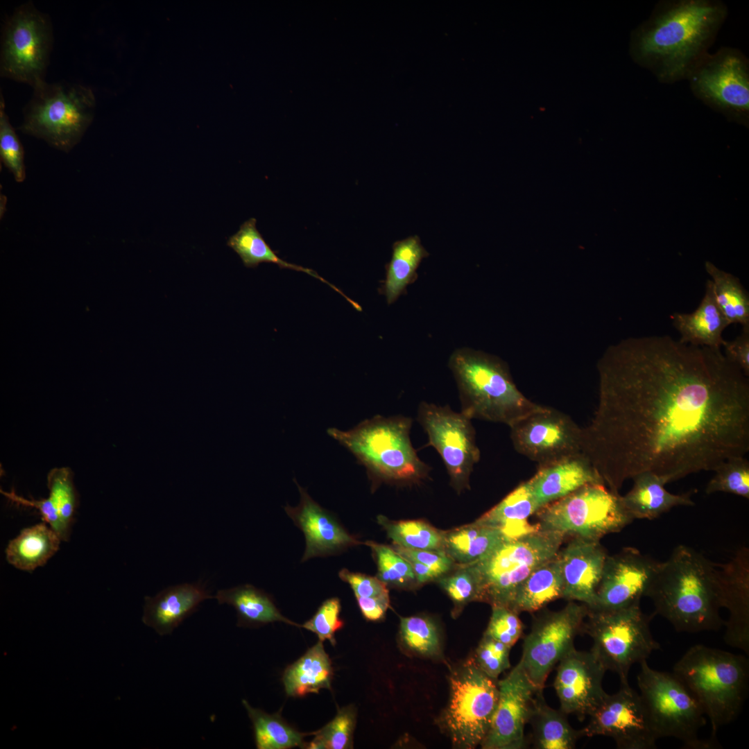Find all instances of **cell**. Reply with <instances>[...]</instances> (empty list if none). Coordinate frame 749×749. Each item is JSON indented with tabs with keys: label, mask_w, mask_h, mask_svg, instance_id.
<instances>
[{
	"label": "cell",
	"mask_w": 749,
	"mask_h": 749,
	"mask_svg": "<svg viewBox=\"0 0 749 749\" xmlns=\"http://www.w3.org/2000/svg\"><path fill=\"white\" fill-rule=\"evenodd\" d=\"M61 539L46 523L24 528L6 549L8 562L15 568L31 571L44 565L59 550Z\"/></svg>",
	"instance_id": "cell-32"
},
{
	"label": "cell",
	"mask_w": 749,
	"mask_h": 749,
	"mask_svg": "<svg viewBox=\"0 0 749 749\" xmlns=\"http://www.w3.org/2000/svg\"><path fill=\"white\" fill-rule=\"evenodd\" d=\"M49 498L64 525L71 529L78 504L74 474L68 467H55L47 474Z\"/></svg>",
	"instance_id": "cell-44"
},
{
	"label": "cell",
	"mask_w": 749,
	"mask_h": 749,
	"mask_svg": "<svg viewBox=\"0 0 749 749\" xmlns=\"http://www.w3.org/2000/svg\"><path fill=\"white\" fill-rule=\"evenodd\" d=\"M408 560L411 565L417 582L424 583L439 578L438 576L427 566L413 560Z\"/></svg>",
	"instance_id": "cell-56"
},
{
	"label": "cell",
	"mask_w": 749,
	"mask_h": 749,
	"mask_svg": "<svg viewBox=\"0 0 749 749\" xmlns=\"http://www.w3.org/2000/svg\"><path fill=\"white\" fill-rule=\"evenodd\" d=\"M705 267L711 277L716 302L728 324L748 327L749 295L739 279L709 262Z\"/></svg>",
	"instance_id": "cell-38"
},
{
	"label": "cell",
	"mask_w": 749,
	"mask_h": 749,
	"mask_svg": "<svg viewBox=\"0 0 749 749\" xmlns=\"http://www.w3.org/2000/svg\"><path fill=\"white\" fill-rule=\"evenodd\" d=\"M377 521L395 546L442 551L443 532L424 521H393L383 515L378 516Z\"/></svg>",
	"instance_id": "cell-40"
},
{
	"label": "cell",
	"mask_w": 749,
	"mask_h": 749,
	"mask_svg": "<svg viewBox=\"0 0 749 749\" xmlns=\"http://www.w3.org/2000/svg\"><path fill=\"white\" fill-rule=\"evenodd\" d=\"M512 648L483 634L472 658L476 666L486 675L497 679L510 667V651Z\"/></svg>",
	"instance_id": "cell-48"
},
{
	"label": "cell",
	"mask_w": 749,
	"mask_h": 749,
	"mask_svg": "<svg viewBox=\"0 0 749 749\" xmlns=\"http://www.w3.org/2000/svg\"><path fill=\"white\" fill-rule=\"evenodd\" d=\"M294 481L300 492V502L295 507L286 506L284 510L304 535L302 562L336 555L360 544L330 512L314 501L295 479Z\"/></svg>",
	"instance_id": "cell-22"
},
{
	"label": "cell",
	"mask_w": 749,
	"mask_h": 749,
	"mask_svg": "<svg viewBox=\"0 0 749 749\" xmlns=\"http://www.w3.org/2000/svg\"><path fill=\"white\" fill-rule=\"evenodd\" d=\"M341 605L339 599L330 598L325 601L315 614L302 627L315 633L320 642L329 641L336 644L335 634L344 626L341 619Z\"/></svg>",
	"instance_id": "cell-50"
},
{
	"label": "cell",
	"mask_w": 749,
	"mask_h": 749,
	"mask_svg": "<svg viewBox=\"0 0 749 749\" xmlns=\"http://www.w3.org/2000/svg\"><path fill=\"white\" fill-rule=\"evenodd\" d=\"M652 618L642 612L640 603L617 610L589 608L583 631L592 639L590 651L621 682H628L633 664L647 660L660 648L651 632Z\"/></svg>",
	"instance_id": "cell-9"
},
{
	"label": "cell",
	"mask_w": 749,
	"mask_h": 749,
	"mask_svg": "<svg viewBox=\"0 0 749 749\" xmlns=\"http://www.w3.org/2000/svg\"><path fill=\"white\" fill-rule=\"evenodd\" d=\"M645 596L678 632L718 630L725 624L717 564L687 546H677L660 562Z\"/></svg>",
	"instance_id": "cell-3"
},
{
	"label": "cell",
	"mask_w": 749,
	"mask_h": 749,
	"mask_svg": "<svg viewBox=\"0 0 749 749\" xmlns=\"http://www.w3.org/2000/svg\"><path fill=\"white\" fill-rule=\"evenodd\" d=\"M671 318L680 335L679 341L696 346L721 348L725 341L723 332L730 325L716 302L709 279L706 283L705 295L695 311L676 312Z\"/></svg>",
	"instance_id": "cell-27"
},
{
	"label": "cell",
	"mask_w": 749,
	"mask_h": 749,
	"mask_svg": "<svg viewBox=\"0 0 749 749\" xmlns=\"http://www.w3.org/2000/svg\"><path fill=\"white\" fill-rule=\"evenodd\" d=\"M449 681V698L441 725L455 748L481 746L498 703V680L483 672L472 657L451 671Z\"/></svg>",
	"instance_id": "cell-11"
},
{
	"label": "cell",
	"mask_w": 749,
	"mask_h": 749,
	"mask_svg": "<svg viewBox=\"0 0 749 749\" xmlns=\"http://www.w3.org/2000/svg\"><path fill=\"white\" fill-rule=\"evenodd\" d=\"M409 417L375 415L347 431L329 428L327 434L349 450L375 482L411 483L427 476L430 467L417 456Z\"/></svg>",
	"instance_id": "cell-6"
},
{
	"label": "cell",
	"mask_w": 749,
	"mask_h": 749,
	"mask_svg": "<svg viewBox=\"0 0 749 749\" xmlns=\"http://www.w3.org/2000/svg\"><path fill=\"white\" fill-rule=\"evenodd\" d=\"M393 549L405 559L413 560L427 566L438 577L456 567L453 560L443 551L407 549L395 545Z\"/></svg>",
	"instance_id": "cell-52"
},
{
	"label": "cell",
	"mask_w": 749,
	"mask_h": 749,
	"mask_svg": "<svg viewBox=\"0 0 749 749\" xmlns=\"http://www.w3.org/2000/svg\"><path fill=\"white\" fill-rule=\"evenodd\" d=\"M705 488L708 494L723 492L749 499V461L745 456H734L722 462Z\"/></svg>",
	"instance_id": "cell-45"
},
{
	"label": "cell",
	"mask_w": 749,
	"mask_h": 749,
	"mask_svg": "<svg viewBox=\"0 0 749 749\" xmlns=\"http://www.w3.org/2000/svg\"><path fill=\"white\" fill-rule=\"evenodd\" d=\"M523 630L524 625L517 612L506 606H492L484 635L512 648L522 637Z\"/></svg>",
	"instance_id": "cell-49"
},
{
	"label": "cell",
	"mask_w": 749,
	"mask_h": 749,
	"mask_svg": "<svg viewBox=\"0 0 749 749\" xmlns=\"http://www.w3.org/2000/svg\"><path fill=\"white\" fill-rule=\"evenodd\" d=\"M256 222L254 218L247 220L240 226L238 232L231 236L227 241V245L240 257L245 266L255 268L259 264L266 262L277 264L281 268L303 272L327 284L347 301L350 300L342 291L341 292L339 289L322 278L313 270L287 262L279 257L257 229Z\"/></svg>",
	"instance_id": "cell-37"
},
{
	"label": "cell",
	"mask_w": 749,
	"mask_h": 749,
	"mask_svg": "<svg viewBox=\"0 0 749 749\" xmlns=\"http://www.w3.org/2000/svg\"><path fill=\"white\" fill-rule=\"evenodd\" d=\"M557 556L563 581L562 598L593 608L608 556L605 549L599 541L574 537Z\"/></svg>",
	"instance_id": "cell-23"
},
{
	"label": "cell",
	"mask_w": 749,
	"mask_h": 749,
	"mask_svg": "<svg viewBox=\"0 0 749 749\" xmlns=\"http://www.w3.org/2000/svg\"><path fill=\"white\" fill-rule=\"evenodd\" d=\"M727 16V6L718 0L661 1L633 31L631 57L661 83L687 79Z\"/></svg>",
	"instance_id": "cell-2"
},
{
	"label": "cell",
	"mask_w": 749,
	"mask_h": 749,
	"mask_svg": "<svg viewBox=\"0 0 749 749\" xmlns=\"http://www.w3.org/2000/svg\"><path fill=\"white\" fill-rule=\"evenodd\" d=\"M631 490L621 496V502L633 519H653L671 508L679 506H692L691 492L675 494L668 492L664 485L666 480L657 474L646 472L633 479Z\"/></svg>",
	"instance_id": "cell-29"
},
{
	"label": "cell",
	"mask_w": 749,
	"mask_h": 749,
	"mask_svg": "<svg viewBox=\"0 0 749 749\" xmlns=\"http://www.w3.org/2000/svg\"><path fill=\"white\" fill-rule=\"evenodd\" d=\"M588 611L585 604L571 601L562 609L546 612L534 620L524 637L519 663L538 689H544L550 672L575 648V638L583 631Z\"/></svg>",
	"instance_id": "cell-15"
},
{
	"label": "cell",
	"mask_w": 749,
	"mask_h": 749,
	"mask_svg": "<svg viewBox=\"0 0 749 749\" xmlns=\"http://www.w3.org/2000/svg\"><path fill=\"white\" fill-rule=\"evenodd\" d=\"M214 597L201 581L169 586L145 597L142 621L161 636L169 635L202 602Z\"/></svg>",
	"instance_id": "cell-26"
},
{
	"label": "cell",
	"mask_w": 749,
	"mask_h": 749,
	"mask_svg": "<svg viewBox=\"0 0 749 749\" xmlns=\"http://www.w3.org/2000/svg\"><path fill=\"white\" fill-rule=\"evenodd\" d=\"M363 617L370 621L382 619L390 605L389 593L374 597H356Z\"/></svg>",
	"instance_id": "cell-55"
},
{
	"label": "cell",
	"mask_w": 749,
	"mask_h": 749,
	"mask_svg": "<svg viewBox=\"0 0 749 749\" xmlns=\"http://www.w3.org/2000/svg\"><path fill=\"white\" fill-rule=\"evenodd\" d=\"M567 714L546 703L543 691L537 696L531 716V741L537 749H573L582 737L580 730L570 725Z\"/></svg>",
	"instance_id": "cell-34"
},
{
	"label": "cell",
	"mask_w": 749,
	"mask_h": 749,
	"mask_svg": "<svg viewBox=\"0 0 749 749\" xmlns=\"http://www.w3.org/2000/svg\"><path fill=\"white\" fill-rule=\"evenodd\" d=\"M429 255L417 236L395 241L390 261L386 266V279L381 293L391 304L405 292L408 285L417 278V269Z\"/></svg>",
	"instance_id": "cell-36"
},
{
	"label": "cell",
	"mask_w": 749,
	"mask_h": 749,
	"mask_svg": "<svg viewBox=\"0 0 749 749\" xmlns=\"http://www.w3.org/2000/svg\"><path fill=\"white\" fill-rule=\"evenodd\" d=\"M588 717L589 722L580 730L582 737H608L620 749L656 748L659 738L646 707L628 682H621L615 694H607Z\"/></svg>",
	"instance_id": "cell-17"
},
{
	"label": "cell",
	"mask_w": 749,
	"mask_h": 749,
	"mask_svg": "<svg viewBox=\"0 0 749 749\" xmlns=\"http://www.w3.org/2000/svg\"><path fill=\"white\" fill-rule=\"evenodd\" d=\"M0 155L2 162L12 172L17 182L26 178L24 150L5 111L3 98L0 101Z\"/></svg>",
	"instance_id": "cell-47"
},
{
	"label": "cell",
	"mask_w": 749,
	"mask_h": 749,
	"mask_svg": "<svg viewBox=\"0 0 749 749\" xmlns=\"http://www.w3.org/2000/svg\"><path fill=\"white\" fill-rule=\"evenodd\" d=\"M377 565V578L386 585L404 586L416 580L413 568L408 560L385 544L368 541Z\"/></svg>",
	"instance_id": "cell-46"
},
{
	"label": "cell",
	"mask_w": 749,
	"mask_h": 749,
	"mask_svg": "<svg viewBox=\"0 0 749 749\" xmlns=\"http://www.w3.org/2000/svg\"><path fill=\"white\" fill-rule=\"evenodd\" d=\"M417 420L428 436L425 446L433 447L440 454L454 488L459 492L468 488L470 474L480 459L472 420L448 405L422 402Z\"/></svg>",
	"instance_id": "cell-16"
},
{
	"label": "cell",
	"mask_w": 749,
	"mask_h": 749,
	"mask_svg": "<svg viewBox=\"0 0 749 749\" xmlns=\"http://www.w3.org/2000/svg\"><path fill=\"white\" fill-rule=\"evenodd\" d=\"M214 599L218 604L235 609L238 626L255 627L277 621L300 626L281 614L268 594L252 585L219 589Z\"/></svg>",
	"instance_id": "cell-30"
},
{
	"label": "cell",
	"mask_w": 749,
	"mask_h": 749,
	"mask_svg": "<svg viewBox=\"0 0 749 749\" xmlns=\"http://www.w3.org/2000/svg\"><path fill=\"white\" fill-rule=\"evenodd\" d=\"M53 42L51 24L32 2L17 8L2 35L0 74L33 87L44 80Z\"/></svg>",
	"instance_id": "cell-14"
},
{
	"label": "cell",
	"mask_w": 749,
	"mask_h": 749,
	"mask_svg": "<svg viewBox=\"0 0 749 749\" xmlns=\"http://www.w3.org/2000/svg\"><path fill=\"white\" fill-rule=\"evenodd\" d=\"M558 554V553H557ZM563 581L558 556L536 568L519 586L511 609L534 612L562 598Z\"/></svg>",
	"instance_id": "cell-35"
},
{
	"label": "cell",
	"mask_w": 749,
	"mask_h": 749,
	"mask_svg": "<svg viewBox=\"0 0 749 749\" xmlns=\"http://www.w3.org/2000/svg\"><path fill=\"white\" fill-rule=\"evenodd\" d=\"M660 564L633 547L608 556L592 609L617 610L640 603Z\"/></svg>",
	"instance_id": "cell-20"
},
{
	"label": "cell",
	"mask_w": 749,
	"mask_h": 749,
	"mask_svg": "<svg viewBox=\"0 0 749 749\" xmlns=\"http://www.w3.org/2000/svg\"><path fill=\"white\" fill-rule=\"evenodd\" d=\"M456 567L438 578L454 604V614L470 602L483 601L481 580L474 564H456Z\"/></svg>",
	"instance_id": "cell-42"
},
{
	"label": "cell",
	"mask_w": 749,
	"mask_h": 749,
	"mask_svg": "<svg viewBox=\"0 0 749 749\" xmlns=\"http://www.w3.org/2000/svg\"><path fill=\"white\" fill-rule=\"evenodd\" d=\"M527 482L538 510L585 485L604 483L596 470L581 452L538 465L537 472Z\"/></svg>",
	"instance_id": "cell-25"
},
{
	"label": "cell",
	"mask_w": 749,
	"mask_h": 749,
	"mask_svg": "<svg viewBox=\"0 0 749 749\" xmlns=\"http://www.w3.org/2000/svg\"><path fill=\"white\" fill-rule=\"evenodd\" d=\"M721 349L651 335L606 350L581 453L610 490L643 472L670 483L746 455L749 377Z\"/></svg>",
	"instance_id": "cell-1"
},
{
	"label": "cell",
	"mask_w": 749,
	"mask_h": 749,
	"mask_svg": "<svg viewBox=\"0 0 749 749\" xmlns=\"http://www.w3.org/2000/svg\"><path fill=\"white\" fill-rule=\"evenodd\" d=\"M33 87V96L24 108L19 129L58 149L69 151L92 121L96 105L94 92L80 84H51L44 80Z\"/></svg>",
	"instance_id": "cell-7"
},
{
	"label": "cell",
	"mask_w": 749,
	"mask_h": 749,
	"mask_svg": "<svg viewBox=\"0 0 749 749\" xmlns=\"http://www.w3.org/2000/svg\"><path fill=\"white\" fill-rule=\"evenodd\" d=\"M338 576L350 585L356 597H374L389 593L386 585L377 577L352 572L347 569H342Z\"/></svg>",
	"instance_id": "cell-53"
},
{
	"label": "cell",
	"mask_w": 749,
	"mask_h": 749,
	"mask_svg": "<svg viewBox=\"0 0 749 749\" xmlns=\"http://www.w3.org/2000/svg\"><path fill=\"white\" fill-rule=\"evenodd\" d=\"M510 429L515 450L538 465L581 452V428L551 407L543 406Z\"/></svg>",
	"instance_id": "cell-18"
},
{
	"label": "cell",
	"mask_w": 749,
	"mask_h": 749,
	"mask_svg": "<svg viewBox=\"0 0 749 749\" xmlns=\"http://www.w3.org/2000/svg\"><path fill=\"white\" fill-rule=\"evenodd\" d=\"M242 704L253 725L257 748L287 749L304 746L305 734L291 727L279 714H270L252 707L246 700Z\"/></svg>",
	"instance_id": "cell-39"
},
{
	"label": "cell",
	"mask_w": 749,
	"mask_h": 749,
	"mask_svg": "<svg viewBox=\"0 0 749 749\" xmlns=\"http://www.w3.org/2000/svg\"><path fill=\"white\" fill-rule=\"evenodd\" d=\"M721 348L727 359L749 377V326L743 327L741 333L734 339L725 340Z\"/></svg>",
	"instance_id": "cell-54"
},
{
	"label": "cell",
	"mask_w": 749,
	"mask_h": 749,
	"mask_svg": "<svg viewBox=\"0 0 749 749\" xmlns=\"http://www.w3.org/2000/svg\"><path fill=\"white\" fill-rule=\"evenodd\" d=\"M457 384L461 411L472 419L509 427L543 406L515 386L507 366L498 358L469 348L455 350L449 361Z\"/></svg>",
	"instance_id": "cell-4"
},
{
	"label": "cell",
	"mask_w": 749,
	"mask_h": 749,
	"mask_svg": "<svg viewBox=\"0 0 749 749\" xmlns=\"http://www.w3.org/2000/svg\"><path fill=\"white\" fill-rule=\"evenodd\" d=\"M399 641L410 653L425 657H438L442 653L441 637L436 623L422 616L401 617Z\"/></svg>",
	"instance_id": "cell-41"
},
{
	"label": "cell",
	"mask_w": 749,
	"mask_h": 749,
	"mask_svg": "<svg viewBox=\"0 0 749 749\" xmlns=\"http://www.w3.org/2000/svg\"><path fill=\"white\" fill-rule=\"evenodd\" d=\"M673 673L689 688L711 724V739L739 714L748 687L746 657L696 644L675 664Z\"/></svg>",
	"instance_id": "cell-5"
},
{
	"label": "cell",
	"mask_w": 749,
	"mask_h": 749,
	"mask_svg": "<svg viewBox=\"0 0 749 749\" xmlns=\"http://www.w3.org/2000/svg\"><path fill=\"white\" fill-rule=\"evenodd\" d=\"M506 541L497 529L476 522L443 532L442 551L456 565L474 563Z\"/></svg>",
	"instance_id": "cell-33"
},
{
	"label": "cell",
	"mask_w": 749,
	"mask_h": 749,
	"mask_svg": "<svg viewBox=\"0 0 749 749\" xmlns=\"http://www.w3.org/2000/svg\"><path fill=\"white\" fill-rule=\"evenodd\" d=\"M499 699L483 749H523L527 746L525 727L535 707L538 689L518 662L498 681Z\"/></svg>",
	"instance_id": "cell-19"
},
{
	"label": "cell",
	"mask_w": 749,
	"mask_h": 749,
	"mask_svg": "<svg viewBox=\"0 0 749 749\" xmlns=\"http://www.w3.org/2000/svg\"><path fill=\"white\" fill-rule=\"evenodd\" d=\"M333 669L322 642L316 644L296 662L289 666L282 677L285 691L289 696L301 697L329 689Z\"/></svg>",
	"instance_id": "cell-31"
},
{
	"label": "cell",
	"mask_w": 749,
	"mask_h": 749,
	"mask_svg": "<svg viewBox=\"0 0 749 749\" xmlns=\"http://www.w3.org/2000/svg\"><path fill=\"white\" fill-rule=\"evenodd\" d=\"M718 567L722 608L729 612L725 621V642L749 653V550H738Z\"/></svg>",
	"instance_id": "cell-24"
},
{
	"label": "cell",
	"mask_w": 749,
	"mask_h": 749,
	"mask_svg": "<svg viewBox=\"0 0 749 749\" xmlns=\"http://www.w3.org/2000/svg\"><path fill=\"white\" fill-rule=\"evenodd\" d=\"M535 515L541 530L593 541L620 531L633 520L621 495L599 483L585 485Z\"/></svg>",
	"instance_id": "cell-10"
},
{
	"label": "cell",
	"mask_w": 749,
	"mask_h": 749,
	"mask_svg": "<svg viewBox=\"0 0 749 749\" xmlns=\"http://www.w3.org/2000/svg\"><path fill=\"white\" fill-rule=\"evenodd\" d=\"M564 536L539 530L506 540L484 558L472 563L481 580L483 601L511 608L523 581L539 566L557 555Z\"/></svg>",
	"instance_id": "cell-12"
},
{
	"label": "cell",
	"mask_w": 749,
	"mask_h": 749,
	"mask_svg": "<svg viewBox=\"0 0 749 749\" xmlns=\"http://www.w3.org/2000/svg\"><path fill=\"white\" fill-rule=\"evenodd\" d=\"M1 493L12 503L31 507L38 510L43 521L58 535L62 541L69 540L71 530L64 525L55 507L49 497L40 499H28L19 496L14 490L10 492L1 490Z\"/></svg>",
	"instance_id": "cell-51"
},
{
	"label": "cell",
	"mask_w": 749,
	"mask_h": 749,
	"mask_svg": "<svg viewBox=\"0 0 749 749\" xmlns=\"http://www.w3.org/2000/svg\"><path fill=\"white\" fill-rule=\"evenodd\" d=\"M356 711L353 706L341 709L326 725L314 733L312 741L304 744L309 749L352 748L356 725Z\"/></svg>",
	"instance_id": "cell-43"
},
{
	"label": "cell",
	"mask_w": 749,
	"mask_h": 749,
	"mask_svg": "<svg viewBox=\"0 0 749 749\" xmlns=\"http://www.w3.org/2000/svg\"><path fill=\"white\" fill-rule=\"evenodd\" d=\"M605 668L591 651L571 649L557 664L553 687L560 709L580 721L598 707L607 693L603 688Z\"/></svg>",
	"instance_id": "cell-21"
},
{
	"label": "cell",
	"mask_w": 749,
	"mask_h": 749,
	"mask_svg": "<svg viewBox=\"0 0 749 749\" xmlns=\"http://www.w3.org/2000/svg\"><path fill=\"white\" fill-rule=\"evenodd\" d=\"M639 667L637 678L639 695L658 738H676L685 748L689 749L718 746L716 740L698 737L700 729L705 724V715L680 679L673 672L652 669L646 660Z\"/></svg>",
	"instance_id": "cell-8"
},
{
	"label": "cell",
	"mask_w": 749,
	"mask_h": 749,
	"mask_svg": "<svg viewBox=\"0 0 749 749\" xmlns=\"http://www.w3.org/2000/svg\"><path fill=\"white\" fill-rule=\"evenodd\" d=\"M538 507L527 481L523 482L475 522L497 529L506 540H513L540 530L528 519Z\"/></svg>",
	"instance_id": "cell-28"
},
{
	"label": "cell",
	"mask_w": 749,
	"mask_h": 749,
	"mask_svg": "<svg viewBox=\"0 0 749 749\" xmlns=\"http://www.w3.org/2000/svg\"><path fill=\"white\" fill-rule=\"evenodd\" d=\"M692 93L727 118L746 124L749 119V62L738 49L707 53L687 77Z\"/></svg>",
	"instance_id": "cell-13"
}]
</instances>
